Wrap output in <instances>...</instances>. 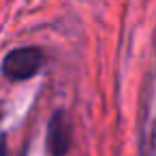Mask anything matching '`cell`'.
<instances>
[{
	"label": "cell",
	"mask_w": 156,
	"mask_h": 156,
	"mask_svg": "<svg viewBox=\"0 0 156 156\" xmlns=\"http://www.w3.org/2000/svg\"><path fill=\"white\" fill-rule=\"evenodd\" d=\"M45 66V51L39 47L11 49L2 60V75L11 81H26Z\"/></svg>",
	"instance_id": "1"
},
{
	"label": "cell",
	"mask_w": 156,
	"mask_h": 156,
	"mask_svg": "<svg viewBox=\"0 0 156 156\" xmlns=\"http://www.w3.org/2000/svg\"><path fill=\"white\" fill-rule=\"evenodd\" d=\"M71 147V124L64 111H56L47 126V150L51 156H64Z\"/></svg>",
	"instance_id": "2"
},
{
	"label": "cell",
	"mask_w": 156,
	"mask_h": 156,
	"mask_svg": "<svg viewBox=\"0 0 156 156\" xmlns=\"http://www.w3.org/2000/svg\"><path fill=\"white\" fill-rule=\"evenodd\" d=\"M0 156H7V135L0 126Z\"/></svg>",
	"instance_id": "3"
}]
</instances>
